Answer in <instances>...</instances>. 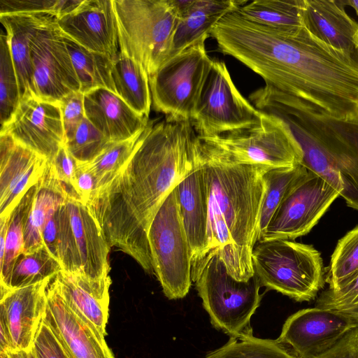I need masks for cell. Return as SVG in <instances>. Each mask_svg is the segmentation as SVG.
Here are the masks:
<instances>
[{"label":"cell","mask_w":358,"mask_h":358,"mask_svg":"<svg viewBox=\"0 0 358 358\" xmlns=\"http://www.w3.org/2000/svg\"><path fill=\"white\" fill-rule=\"evenodd\" d=\"M210 36L220 52L266 84L327 116L358 117V52L337 49L306 27L285 32L257 24L236 10L225 15Z\"/></svg>","instance_id":"obj_1"},{"label":"cell","mask_w":358,"mask_h":358,"mask_svg":"<svg viewBox=\"0 0 358 358\" xmlns=\"http://www.w3.org/2000/svg\"><path fill=\"white\" fill-rule=\"evenodd\" d=\"M196 133L189 120L149 122L126 164L87 206L110 248L154 274L148 231L160 206L196 167Z\"/></svg>","instance_id":"obj_2"},{"label":"cell","mask_w":358,"mask_h":358,"mask_svg":"<svg viewBox=\"0 0 358 358\" xmlns=\"http://www.w3.org/2000/svg\"><path fill=\"white\" fill-rule=\"evenodd\" d=\"M195 151L208 202L207 246L202 259L217 253L233 278L248 280L255 275L252 254L259 240L264 176L272 167L228 162L199 135Z\"/></svg>","instance_id":"obj_3"},{"label":"cell","mask_w":358,"mask_h":358,"mask_svg":"<svg viewBox=\"0 0 358 358\" xmlns=\"http://www.w3.org/2000/svg\"><path fill=\"white\" fill-rule=\"evenodd\" d=\"M249 100L260 112L287 125L302 149V164L358 210V117L327 116L267 84L250 94Z\"/></svg>","instance_id":"obj_4"},{"label":"cell","mask_w":358,"mask_h":358,"mask_svg":"<svg viewBox=\"0 0 358 358\" xmlns=\"http://www.w3.org/2000/svg\"><path fill=\"white\" fill-rule=\"evenodd\" d=\"M192 280L215 328L229 338L253 336L250 320L262 299L255 275L248 280L235 279L214 253L192 268Z\"/></svg>","instance_id":"obj_5"},{"label":"cell","mask_w":358,"mask_h":358,"mask_svg":"<svg viewBox=\"0 0 358 358\" xmlns=\"http://www.w3.org/2000/svg\"><path fill=\"white\" fill-rule=\"evenodd\" d=\"M120 52L148 76L169 59L178 14L171 0H113Z\"/></svg>","instance_id":"obj_6"},{"label":"cell","mask_w":358,"mask_h":358,"mask_svg":"<svg viewBox=\"0 0 358 358\" xmlns=\"http://www.w3.org/2000/svg\"><path fill=\"white\" fill-rule=\"evenodd\" d=\"M252 262L262 287L296 301L313 299L326 282L320 253L313 245L294 240L258 242Z\"/></svg>","instance_id":"obj_7"},{"label":"cell","mask_w":358,"mask_h":358,"mask_svg":"<svg viewBox=\"0 0 358 358\" xmlns=\"http://www.w3.org/2000/svg\"><path fill=\"white\" fill-rule=\"evenodd\" d=\"M201 137L232 164L278 168L303 162L302 149L287 125L264 113L257 123L248 127L219 136Z\"/></svg>","instance_id":"obj_8"},{"label":"cell","mask_w":358,"mask_h":358,"mask_svg":"<svg viewBox=\"0 0 358 358\" xmlns=\"http://www.w3.org/2000/svg\"><path fill=\"white\" fill-rule=\"evenodd\" d=\"M110 248L87 204L67 196L59 208L57 259L62 270L92 280L108 278Z\"/></svg>","instance_id":"obj_9"},{"label":"cell","mask_w":358,"mask_h":358,"mask_svg":"<svg viewBox=\"0 0 358 358\" xmlns=\"http://www.w3.org/2000/svg\"><path fill=\"white\" fill-rule=\"evenodd\" d=\"M154 275L169 299L185 297L192 285L190 248L175 187L164 200L148 231Z\"/></svg>","instance_id":"obj_10"},{"label":"cell","mask_w":358,"mask_h":358,"mask_svg":"<svg viewBox=\"0 0 358 358\" xmlns=\"http://www.w3.org/2000/svg\"><path fill=\"white\" fill-rule=\"evenodd\" d=\"M203 37L166 60L149 83L153 108L175 120L191 121L213 59Z\"/></svg>","instance_id":"obj_11"},{"label":"cell","mask_w":358,"mask_h":358,"mask_svg":"<svg viewBox=\"0 0 358 358\" xmlns=\"http://www.w3.org/2000/svg\"><path fill=\"white\" fill-rule=\"evenodd\" d=\"M261 115L238 90L225 63L213 59L191 120L196 134L210 137L240 130Z\"/></svg>","instance_id":"obj_12"},{"label":"cell","mask_w":358,"mask_h":358,"mask_svg":"<svg viewBox=\"0 0 358 358\" xmlns=\"http://www.w3.org/2000/svg\"><path fill=\"white\" fill-rule=\"evenodd\" d=\"M339 196L325 180L309 171L280 205L258 242L294 240L307 234Z\"/></svg>","instance_id":"obj_13"},{"label":"cell","mask_w":358,"mask_h":358,"mask_svg":"<svg viewBox=\"0 0 358 358\" xmlns=\"http://www.w3.org/2000/svg\"><path fill=\"white\" fill-rule=\"evenodd\" d=\"M57 21L37 31L31 42L30 56L34 94L59 103L80 91V85Z\"/></svg>","instance_id":"obj_14"},{"label":"cell","mask_w":358,"mask_h":358,"mask_svg":"<svg viewBox=\"0 0 358 358\" xmlns=\"http://www.w3.org/2000/svg\"><path fill=\"white\" fill-rule=\"evenodd\" d=\"M355 328L356 317L315 306L290 315L276 341L298 358H317Z\"/></svg>","instance_id":"obj_15"},{"label":"cell","mask_w":358,"mask_h":358,"mask_svg":"<svg viewBox=\"0 0 358 358\" xmlns=\"http://www.w3.org/2000/svg\"><path fill=\"white\" fill-rule=\"evenodd\" d=\"M51 161L65 143L59 103L36 96H23L1 132Z\"/></svg>","instance_id":"obj_16"},{"label":"cell","mask_w":358,"mask_h":358,"mask_svg":"<svg viewBox=\"0 0 358 358\" xmlns=\"http://www.w3.org/2000/svg\"><path fill=\"white\" fill-rule=\"evenodd\" d=\"M57 24L64 36L88 50L110 57L120 52L113 0H82Z\"/></svg>","instance_id":"obj_17"},{"label":"cell","mask_w":358,"mask_h":358,"mask_svg":"<svg viewBox=\"0 0 358 358\" xmlns=\"http://www.w3.org/2000/svg\"><path fill=\"white\" fill-rule=\"evenodd\" d=\"M54 278L47 289V303L42 320L70 358H115L105 338L70 308Z\"/></svg>","instance_id":"obj_18"},{"label":"cell","mask_w":358,"mask_h":358,"mask_svg":"<svg viewBox=\"0 0 358 358\" xmlns=\"http://www.w3.org/2000/svg\"><path fill=\"white\" fill-rule=\"evenodd\" d=\"M48 159L0 133V218L10 216L43 175Z\"/></svg>","instance_id":"obj_19"},{"label":"cell","mask_w":358,"mask_h":358,"mask_svg":"<svg viewBox=\"0 0 358 358\" xmlns=\"http://www.w3.org/2000/svg\"><path fill=\"white\" fill-rule=\"evenodd\" d=\"M52 279L1 294L0 320L7 326L15 351L32 349L47 303V289Z\"/></svg>","instance_id":"obj_20"},{"label":"cell","mask_w":358,"mask_h":358,"mask_svg":"<svg viewBox=\"0 0 358 358\" xmlns=\"http://www.w3.org/2000/svg\"><path fill=\"white\" fill-rule=\"evenodd\" d=\"M85 117L110 142L130 139L142 133L149 121L118 95L104 87L84 93Z\"/></svg>","instance_id":"obj_21"},{"label":"cell","mask_w":358,"mask_h":358,"mask_svg":"<svg viewBox=\"0 0 358 358\" xmlns=\"http://www.w3.org/2000/svg\"><path fill=\"white\" fill-rule=\"evenodd\" d=\"M54 280L70 308L105 338L108 320L110 276L92 280L62 270Z\"/></svg>","instance_id":"obj_22"},{"label":"cell","mask_w":358,"mask_h":358,"mask_svg":"<svg viewBox=\"0 0 358 358\" xmlns=\"http://www.w3.org/2000/svg\"><path fill=\"white\" fill-rule=\"evenodd\" d=\"M176 188L193 268L202 259L207 246L208 218L206 184L196 157L195 169Z\"/></svg>","instance_id":"obj_23"},{"label":"cell","mask_w":358,"mask_h":358,"mask_svg":"<svg viewBox=\"0 0 358 358\" xmlns=\"http://www.w3.org/2000/svg\"><path fill=\"white\" fill-rule=\"evenodd\" d=\"M51 12H19L0 14L17 73L20 99L34 94L30 45L33 37L41 27L57 21Z\"/></svg>","instance_id":"obj_24"},{"label":"cell","mask_w":358,"mask_h":358,"mask_svg":"<svg viewBox=\"0 0 358 358\" xmlns=\"http://www.w3.org/2000/svg\"><path fill=\"white\" fill-rule=\"evenodd\" d=\"M304 26L333 47L358 52V22L345 11L344 0H305Z\"/></svg>","instance_id":"obj_25"},{"label":"cell","mask_w":358,"mask_h":358,"mask_svg":"<svg viewBox=\"0 0 358 358\" xmlns=\"http://www.w3.org/2000/svg\"><path fill=\"white\" fill-rule=\"evenodd\" d=\"M246 2L247 1L233 0H193L191 5L178 16L169 59L201 38H208L214 27L225 15Z\"/></svg>","instance_id":"obj_26"},{"label":"cell","mask_w":358,"mask_h":358,"mask_svg":"<svg viewBox=\"0 0 358 358\" xmlns=\"http://www.w3.org/2000/svg\"><path fill=\"white\" fill-rule=\"evenodd\" d=\"M64 185L57 178L50 162L36 183V192L24 232V252L29 253L43 245V228L67 197Z\"/></svg>","instance_id":"obj_27"},{"label":"cell","mask_w":358,"mask_h":358,"mask_svg":"<svg viewBox=\"0 0 358 358\" xmlns=\"http://www.w3.org/2000/svg\"><path fill=\"white\" fill-rule=\"evenodd\" d=\"M111 75L115 93L137 113L148 119L152 97L149 76L143 66L119 52L113 57Z\"/></svg>","instance_id":"obj_28"},{"label":"cell","mask_w":358,"mask_h":358,"mask_svg":"<svg viewBox=\"0 0 358 358\" xmlns=\"http://www.w3.org/2000/svg\"><path fill=\"white\" fill-rule=\"evenodd\" d=\"M305 0H257L246 2L236 10L247 20L285 32L305 27Z\"/></svg>","instance_id":"obj_29"},{"label":"cell","mask_w":358,"mask_h":358,"mask_svg":"<svg viewBox=\"0 0 358 358\" xmlns=\"http://www.w3.org/2000/svg\"><path fill=\"white\" fill-rule=\"evenodd\" d=\"M63 36L80 82V91L84 94L95 88L104 87L115 93L111 75L113 57L88 50Z\"/></svg>","instance_id":"obj_30"},{"label":"cell","mask_w":358,"mask_h":358,"mask_svg":"<svg viewBox=\"0 0 358 358\" xmlns=\"http://www.w3.org/2000/svg\"><path fill=\"white\" fill-rule=\"evenodd\" d=\"M308 173L306 167L299 164L270 168L264 173L266 192L260 215L259 239L280 205Z\"/></svg>","instance_id":"obj_31"},{"label":"cell","mask_w":358,"mask_h":358,"mask_svg":"<svg viewBox=\"0 0 358 358\" xmlns=\"http://www.w3.org/2000/svg\"><path fill=\"white\" fill-rule=\"evenodd\" d=\"M62 270L59 260L44 245L33 252L22 253L16 259L8 282L1 289V294L53 279Z\"/></svg>","instance_id":"obj_32"},{"label":"cell","mask_w":358,"mask_h":358,"mask_svg":"<svg viewBox=\"0 0 358 358\" xmlns=\"http://www.w3.org/2000/svg\"><path fill=\"white\" fill-rule=\"evenodd\" d=\"M36 192V184L23 196L10 215L5 255L0 267L1 289L6 287L17 257L24 252V232Z\"/></svg>","instance_id":"obj_33"},{"label":"cell","mask_w":358,"mask_h":358,"mask_svg":"<svg viewBox=\"0 0 358 358\" xmlns=\"http://www.w3.org/2000/svg\"><path fill=\"white\" fill-rule=\"evenodd\" d=\"M358 275V225L337 243L325 268L328 288L338 289Z\"/></svg>","instance_id":"obj_34"},{"label":"cell","mask_w":358,"mask_h":358,"mask_svg":"<svg viewBox=\"0 0 358 358\" xmlns=\"http://www.w3.org/2000/svg\"><path fill=\"white\" fill-rule=\"evenodd\" d=\"M203 358H298L276 340L263 339L254 336L229 338L223 346L207 354Z\"/></svg>","instance_id":"obj_35"},{"label":"cell","mask_w":358,"mask_h":358,"mask_svg":"<svg viewBox=\"0 0 358 358\" xmlns=\"http://www.w3.org/2000/svg\"><path fill=\"white\" fill-rule=\"evenodd\" d=\"M142 133L126 141L110 143L96 159L87 163L96 177V191L108 184L126 164Z\"/></svg>","instance_id":"obj_36"},{"label":"cell","mask_w":358,"mask_h":358,"mask_svg":"<svg viewBox=\"0 0 358 358\" xmlns=\"http://www.w3.org/2000/svg\"><path fill=\"white\" fill-rule=\"evenodd\" d=\"M20 101L19 83L6 35H0V122L6 123Z\"/></svg>","instance_id":"obj_37"},{"label":"cell","mask_w":358,"mask_h":358,"mask_svg":"<svg viewBox=\"0 0 358 358\" xmlns=\"http://www.w3.org/2000/svg\"><path fill=\"white\" fill-rule=\"evenodd\" d=\"M110 143L85 117L64 145L78 163L87 164L96 159Z\"/></svg>","instance_id":"obj_38"},{"label":"cell","mask_w":358,"mask_h":358,"mask_svg":"<svg viewBox=\"0 0 358 358\" xmlns=\"http://www.w3.org/2000/svg\"><path fill=\"white\" fill-rule=\"evenodd\" d=\"M316 306L350 314L358 311V275L338 289L327 288L316 301Z\"/></svg>","instance_id":"obj_39"},{"label":"cell","mask_w":358,"mask_h":358,"mask_svg":"<svg viewBox=\"0 0 358 358\" xmlns=\"http://www.w3.org/2000/svg\"><path fill=\"white\" fill-rule=\"evenodd\" d=\"M82 0H0V14L45 11L58 17L75 8Z\"/></svg>","instance_id":"obj_40"},{"label":"cell","mask_w":358,"mask_h":358,"mask_svg":"<svg viewBox=\"0 0 358 358\" xmlns=\"http://www.w3.org/2000/svg\"><path fill=\"white\" fill-rule=\"evenodd\" d=\"M59 103L62 112L66 143L73 136L78 127L85 118L84 94L80 91L72 92L62 98Z\"/></svg>","instance_id":"obj_41"},{"label":"cell","mask_w":358,"mask_h":358,"mask_svg":"<svg viewBox=\"0 0 358 358\" xmlns=\"http://www.w3.org/2000/svg\"><path fill=\"white\" fill-rule=\"evenodd\" d=\"M31 350L36 358H70L58 338L43 320Z\"/></svg>","instance_id":"obj_42"},{"label":"cell","mask_w":358,"mask_h":358,"mask_svg":"<svg viewBox=\"0 0 358 358\" xmlns=\"http://www.w3.org/2000/svg\"><path fill=\"white\" fill-rule=\"evenodd\" d=\"M49 162L57 178L64 185L67 195L80 200L73 186V178L78 162L70 154L64 144L59 148L54 158Z\"/></svg>","instance_id":"obj_43"},{"label":"cell","mask_w":358,"mask_h":358,"mask_svg":"<svg viewBox=\"0 0 358 358\" xmlns=\"http://www.w3.org/2000/svg\"><path fill=\"white\" fill-rule=\"evenodd\" d=\"M73 186L80 200L87 204L97 189L96 177L87 164H78Z\"/></svg>","instance_id":"obj_44"},{"label":"cell","mask_w":358,"mask_h":358,"mask_svg":"<svg viewBox=\"0 0 358 358\" xmlns=\"http://www.w3.org/2000/svg\"><path fill=\"white\" fill-rule=\"evenodd\" d=\"M317 358H358V328L349 331L334 347Z\"/></svg>","instance_id":"obj_45"},{"label":"cell","mask_w":358,"mask_h":358,"mask_svg":"<svg viewBox=\"0 0 358 358\" xmlns=\"http://www.w3.org/2000/svg\"><path fill=\"white\" fill-rule=\"evenodd\" d=\"M59 207L47 222L42 233L43 245L57 259L59 231Z\"/></svg>","instance_id":"obj_46"},{"label":"cell","mask_w":358,"mask_h":358,"mask_svg":"<svg viewBox=\"0 0 358 358\" xmlns=\"http://www.w3.org/2000/svg\"><path fill=\"white\" fill-rule=\"evenodd\" d=\"M0 358H36L32 350L17 351L11 353H0Z\"/></svg>","instance_id":"obj_47"},{"label":"cell","mask_w":358,"mask_h":358,"mask_svg":"<svg viewBox=\"0 0 358 358\" xmlns=\"http://www.w3.org/2000/svg\"><path fill=\"white\" fill-rule=\"evenodd\" d=\"M345 6H350L353 8L358 15V0H344Z\"/></svg>","instance_id":"obj_48"},{"label":"cell","mask_w":358,"mask_h":358,"mask_svg":"<svg viewBox=\"0 0 358 358\" xmlns=\"http://www.w3.org/2000/svg\"><path fill=\"white\" fill-rule=\"evenodd\" d=\"M355 317L358 319V311L357 312Z\"/></svg>","instance_id":"obj_49"}]
</instances>
